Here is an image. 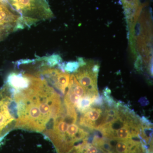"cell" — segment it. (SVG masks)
Wrapping results in <instances>:
<instances>
[{"label":"cell","instance_id":"4","mask_svg":"<svg viewBox=\"0 0 153 153\" xmlns=\"http://www.w3.org/2000/svg\"><path fill=\"white\" fill-rule=\"evenodd\" d=\"M105 105H92L80 117L78 124L90 131L96 130L101 124L104 117Z\"/></svg>","mask_w":153,"mask_h":153},{"label":"cell","instance_id":"2","mask_svg":"<svg viewBox=\"0 0 153 153\" xmlns=\"http://www.w3.org/2000/svg\"><path fill=\"white\" fill-rule=\"evenodd\" d=\"M8 85L0 90V141L16 122L17 106Z\"/></svg>","mask_w":153,"mask_h":153},{"label":"cell","instance_id":"3","mask_svg":"<svg viewBox=\"0 0 153 153\" xmlns=\"http://www.w3.org/2000/svg\"><path fill=\"white\" fill-rule=\"evenodd\" d=\"M99 68L98 64H94L90 62L80 66V68L74 72V76L85 90L87 95L92 98L100 96L97 86Z\"/></svg>","mask_w":153,"mask_h":153},{"label":"cell","instance_id":"7","mask_svg":"<svg viewBox=\"0 0 153 153\" xmlns=\"http://www.w3.org/2000/svg\"><path fill=\"white\" fill-rule=\"evenodd\" d=\"M79 67V63L78 62H71L67 63L64 68L67 72H75Z\"/></svg>","mask_w":153,"mask_h":153},{"label":"cell","instance_id":"6","mask_svg":"<svg viewBox=\"0 0 153 153\" xmlns=\"http://www.w3.org/2000/svg\"><path fill=\"white\" fill-rule=\"evenodd\" d=\"M95 98H92L88 96L81 97L76 103L75 108L79 112L84 113L92 106L94 100Z\"/></svg>","mask_w":153,"mask_h":153},{"label":"cell","instance_id":"1","mask_svg":"<svg viewBox=\"0 0 153 153\" xmlns=\"http://www.w3.org/2000/svg\"><path fill=\"white\" fill-rule=\"evenodd\" d=\"M11 7L22 15L27 24L36 23L53 16L46 0H7Z\"/></svg>","mask_w":153,"mask_h":153},{"label":"cell","instance_id":"5","mask_svg":"<svg viewBox=\"0 0 153 153\" xmlns=\"http://www.w3.org/2000/svg\"><path fill=\"white\" fill-rule=\"evenodd\" d=\"M124 7L126 16L128 19H135L139 13L140 8L139 6L138 0H122Z\"/></svg>","mask_w":153,"mask_h":153}]
</instances>
